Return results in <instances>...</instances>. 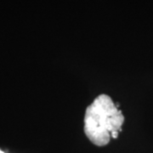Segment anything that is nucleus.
I'll return each instance as SVG.
<instances>
[{
  "mask_svg": "<svg viewBox=\"0 0 153 153\" xmlns=\"http://www.w3.org/2000/svg\"><path fill=\"white\" fill-rule=\"evenodd\" d=\"M123 122V115L111 98L100 94L86 109L84 133L94 145L104 146L111 138H117Z\"/></svg>",
  "mask_w": 153,
  "mask_h": 153,
  "instance_id": "f257e3e1",
  "label": "nucleus"
},
{
  "mask_svg": "<svg viewBox=\"0 0 153 153\" xmlns=\"http://www.w3.org/2000/svg\"><path fill=\"white\" fill-rule=\"evenodd\" d=\"M0 153H4V152L3 151H1V150H0Z\"/></svg>",
  "mask_w": 153,
  "mask_h": 153,
  "instance_id": "f03ea898",
  "label": "nucleus"
}]
</instances>
